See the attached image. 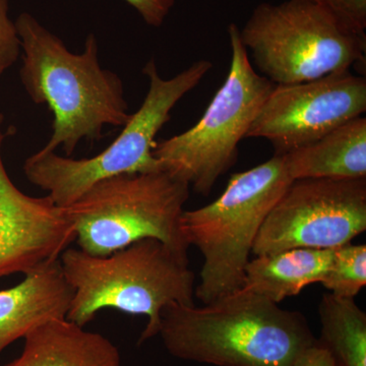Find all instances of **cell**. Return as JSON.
<instances>
[{
    "label": "cell",
    "mask_w": 366,
    "mask_h": 366,
    "mask_svg": "<svg viewBox=\"0 0 366 366\" xmlns=\"http://www.w3.org/2000/svg\"><path fill=\"white\" fill-rule=\"evenodd\" d=\"M317 345L336 366H366V315L354 298L327 293L320 302Z\"/></svg>",
    "instance_id": "cell-16"
},
{
    "label": "cell",
    "mask_w": 366,
    "mask_h": 366,
    "mask_svg": "<svg viewBox=\"0 0 366 366\" xmlns=\"http://www.w3.org/2000/svg\"><path fill=\"white\" fill-rule=\"evenodd\" d=\"M295 182L283 155L235 173L216 201L183 212L180 227L187 244L204 257L194 295L204 305L242 287L255 238L271 209Z\"/></svg>",
    "instance_id": "cell-4"
},
{
    "label": "cell",
    "mask_w": 366,
    "mask_h": 366,
    "mask_svg": "<svg viewBox=\"0 0 366 366\" xmlns=\"http://www.w3.org/2000/svg\"><path fill=\"white\" fill-rule=\"evenodd\" d=\"M14 24L21 40V84L31 100L47 105L54 117L42 151L61 147L69 157L81 139L100 141L106 125L124 127L129 122L124 83L101 67L94 34L86 37L84 51L76 54L32 14H21Z\"/></svg>",
    "instance_id": "cell-1"
},
{
    "label": "cell",
    "mask_w": 366,
    "mask_h": 366,
    "mask_svg": "<svg viewBox=\"0 0 366 366\" xmlns=\"http://www.w3.org/2000/svg\"><path fill=\"white\" fill-rule=\"evenodd\" d=\"M4 124L0 113V278L57 259L76 242L66 209L48 196H28L11 182L2 160Z\"/></svg>",
    "instance_id": "cell-11"
},
{
    "label": "cell",
    "mask_w": 366,
    "mask_h": 366,
    "mask_svg": "<svg viewBox=\"0 0 366 366\" xmlns=\"http://www.w3.org/2000/svg\"><path fill=\"white\" fill-rule=\"evenodd\" d=\"M212 66L209 60H199L174 78L164 79L155 60L151 59L143 69L150 84L143 104L110 146L89 159H71L40 150L24 164L26 177L47 192L57 207L66 209L101 180L162 170L153 155L155 137L169 122L171 110L178 101L201 83Z\"/></svg>",
    "instance_id": "cell-5"
},
{
    "label": "cell",
    "mask_w": 366,
    "mask_h": 366,
    "mask_svg": "<svg viewBox=\"0 0 366 366\" xmlns=\"http://www.w3.org/2000/svg\"><path fill=\"white\" fill-rule=\"evenodd\" d=\"M59 257L74 290L66 320L79 327L105 308L146 315L148 322L137 342L142 345L159 336L161 312L167 305H194L196 276L189 257L160 240L144 238L104 257L66 249Z\"/></svg>",
    "instance_id": "cell-3"
},
{
    "label": "cell",
    "mask_w": 366,
    "mask_h": 366,
    "mask_svg": "<svg viewBox=\"0 0 366 366\" xmlns=\"http://www.w3.org/2000/svg\"><path fill=\"white\" fill-rule=\"evenodd\" d=\"M14 287L0 290V354L36 327L66 320L74 290L64 277L60 257L26 272Z\"/></svg>",
    "instance_id": "cell-12"
},
{
    "label": "cell",
    "mask_w": 366,
    "mask_h": 366,
    "mask_svg": "<svg viewBox=\"0 0 366 366\" xmlns=\"http://www.w3.org/2000/svg\"><path fill=\"white\" fill-rule=\"evenodd\" d=\"M349 32L365 36L366 0H319Z\"/></svg>",
    "instance_id": "cell-18"
},
{
    "label": "cell",
    "mask_w": 366,
    "mask_h": 366,
    "mask_svg": "<svg viewBox=\"0 0 366 366\" xmlns=\"http://www.w3.org/2000/svg\"><path fill=\"white\" fill-rule=\"evenodd\" d=\"M159 336L178 360L216 366H292L317 342L300 312L243 288L202 307L167 305Z\"/></svg>",
    "instance_id": "cell-2"
},
{
    "label": "cell",
    "mask_w": 366,
    "mask_h": 366,
    "mask_svg": "<svg viewBox=\"0 0 366 366\" xmlns=\"http://www.w3.org/2000/svg\"><path fill=\"white\" fill-rule=\"evenodd\" d=\"M366 230V177L295 180L262 224L255 255L334 249Z\"/></svg>",
    "instance_id": "cell-9"
},
{
    "label": "cell",
    "mask_w": 366,
    "mask_h": 366,
    "mask_svg": "<svg viewBox=\"0 0 366 366\" xmlns=\"http://www.w3.org/2000/svg\"><path fill=\"white\" fill-rule=\"evenodd\" d=\"M148 25L160 26L174 6L175 0H125Z\"/></svg>",
    "instance_id": "cell-20"
},
{
    "label": "cell",
    "mask_w": 366,
    "mask_h": 366,
    "mask_svg": "<svg viewBox=\"0 0 366 366\" xmlns=\"http://www.w3.org/2000/svg\"><path fill=\"white\" fill-rule=\"evenodd\" d=\"M9 11V0H0V76L16 64L21 54L20 37Z\"/></svg>",
    "instance_id": "cell-19"
},
{
    "label": "cell",
    "mask_w": 366,
    "mask_h": 366,
    "mask_svg": "<svg viewBox=\"0 0 366 366\" xmlns=\"http://www.w3.org/2000/svg\"><path fill=\"white\" fill-rule=\"evenodd\" d=\"M320 284L332 295L355 297L366 285V245L348 243L335 249L330 268Z\"/></svg>",
    "instance_id": "cell-17"
},
{
    "label": "cell",
    "mask_w": 366,
    "mask_h": 366,
    "mask_svg": "<svg viewBox=\"0 0 366 366\" xmlns=\"http://www.w3.org/2000/svg\"><path fill=\"white\" fill-rule=\"evenodd\" d=\"M240 39L274 85L305 83L365 64V36L349 32L314 0L259 4Z\"/></svg>",
    "instance_id": "cell-7"
},
{
    "label": "cell",
    "mask_w": 366,
    "mask_h": 366,
    "mask_svg": "<svg viewBox=\"0 0 366 366\" xmlns=\"http://www.w3.org/2000/svg\"><path fill=\"white\" fill-rule=\"evenodd\" d=\"M189 197V185L167 171L134 173L101 180L66 212L86 254L104 257L154 238L187 255L180 221Z\"/></svg>",
    "instance_id": "cell-6"
},
{
    "label": "cell",
    "mask_w": 366,
    "mask_h": 366,
    "mask_svg": "<svg viewBox=\"0 0 366 366\" xmlns=\"http://www.w3.org/2000/svg\"><path fill=\"white\" fill-rule=\"evenodd\" d=\"M292 366H336V365L329 352L322 347L317 345L315 342L314 345L308 347L300 354Z\"/></svg>",
    "instance_id": "cell-21"
},
{
    "label": "cell",
    "mask_w": 366,
    "mask_h": 366,
    "mask_svg": "<svg viewBox=\"0 0 366 366\" xmlns=\"http://www.w3.org/2000/svg\"><path fill=\"white\" fill-rule=\"evenodd\" d=\"M366 112V79L347 71L295 84L276 85L247 137L273 144L274 155L314 143Z\"/></svg>",
    "instance_id": "cell-10"
},
{
    "label": "cell",
    "mask_w": 366,
    "mask_h": 366,
    "mask_svg": "<svg viewBox=\"0 0 366 366\" xmlns=\"http://www.w3.org/2000/svg\"><path fill=\"white\" fill-rule=\"evenodd\" d=\"M334 249H292L257 255L245 268L242 288L278 305L312 284L322 283Z\"/></svg>",
    "instance_id": "cell-15"
},
{
    "label": "cell",
    "mask_w": 366,
    "mask_h": 366,
    "mask_svg": "<svg viewBox=\"0 0 366 366\" xmlns=\"http://www.w3.org/2000/svg\"><path fill=\"white\" fill-rule=\"evenodd\" d=\"M314 1H317V2H319V0H314Z\"/></svg>",
    "instance_id": "cell-22"
},
{
    "label": "cell",
    "mask_w": 366,
    "mask_h": 366,
    "mask_svg": "<svg viewBox=\"0 0 366 366\" xmlns=\"http://www.w3.org/2000/svg\"><path fill=\"white\" fill-rule=\"evenodd\" d=\"M228 35L232 53L228 76L203 117L189 131L161 141L153 150L162 170L204 197L234 165L238 144L274 86L255 71L235 24L229 25Z\"/></svg>",
    "instance_id": "cell-8"
},
{
    "label": "cell",
    "mask_w": 366,
    "mask_h": 366,
    "mask_svg": "<svg viewBox=\"0 0 366 366\" xmlns=\"http://www.w3.org/2000/svg\"><path fill=\"white\" fill-rule=\"evenodd\" d=\"M24 340L21 355L6 366H122L109 339L67 320L46 322Z\"/></svg>",
    "instance_id": "cell-13"
},
{
    "label": "cell",
    "mask_w": 366,
    "mask_h": 366,
    "mask_svg": "<svg viewBox=\"0 0 366 366\" xmlns=\"http://www.w3.org/2000/svg\"><path fill=\"white\" fill-rule=\"evenodd\" d=\"M283 156L293 180L366 177V119L349 120L314 143Z\"/></svg>",
    "instance_id": "cell-14"
}]
</instances>
